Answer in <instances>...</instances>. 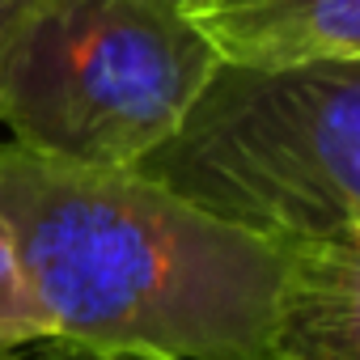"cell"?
Segmentation results:
<instances>
[{"label":"cell","mask_w":360,"mask_h":360,"mask_svg":"<svg viewBox=\"0 0 360 360\" xmlns=\"http://www.w3.org/2000/svg\"><path fill=\"white\" fill-rule=\"evenodd\" d=\"M267 360H360V242H288Z\"/></svg>","instance_id":"cell-5"},{"label":"cell","mask_w":360,"mask_h":360,"mask_svg":"<svg viewBox=\"0 0 360 360\" xmlns=\"http://www.w3.org/2000/svg\"><path fill=\"white\" fill-rule=\"evenodd\" d=\"M51 339V322H47V309L39 305L26 271H22V259H18V246L0 221V360L9 356H22L26 347Z\"/></svg>","instance_id":"cell-6"},{"label":"cell","mask_w":360,"mask_h":360,"mask_svg":"<svg viewBox=\"0 0 360 360\" xmlns=\"http://www.w3.org/2000/svg\"><path fill=\"white\" fill-rule=\"evenodd\" d=\"M169 5H178V9H187V5H191V0H169Z\"/></svg>","instance_id":"cell-9"},{"label":"cell","mask_w":360,"mask_h":360,"mask_svg":"<svg viewBox=\"0 0 360 360\" xmlns=\"http://www.w3.org/2000/svg\"><path fill=\"white\" fill-rule=\"evenodd\" d=\"M39 5V0H0V47L9 43V34L26 22V13Z\"/></svg>","instance_id":"cell-8"},{"label":"cell","mask_w":360,"mask_h":360,"mask_svg":"<svg viewBox=\"0 0 360 360\" xmlns=\"http://www.w3.org/2000/svg\"><path fill=\"white\" fill-rule=\"evenodd\" d=\"M0 221L51 339L161 360H267L280 246L131 169L0 144Z\"/></svg>","instance_id":"cell-1"},{"label":"cell","mask_w":360,"mask_h":360,"mask_svg":"<svg viewBox=\"0 0 360 360\" xmlns=\"http://www.w3.org/2000/svg\"><path fill=\"white\" fill-rule=\"evenodd\" d=\"M212 68L169 0H39L0 47V123L39 157L131 169Z\"/></svg>","instance_id":"cell-3"},{"label":"cell","mask_w":360,"mask_h":360,"mask_svg":"<svg viewBox=\"0 0 360 360\" xmlns=\"http://www.w3.org/2000/svg\"><path fill=\"white\" fill-rule=\"evenodd\" d=\"M9 360H30V356H26V352H22V356H9Z\"/></svg>","instance_id":"cell-10"},{"label":"cell","mask_w":360,"mask_h":360,"mask_svg":"<svg viewBox=\"0 0 360 360\" xmlns=\"http://www.w3.org/2000/svg\"><path fill=\"white\" fill-rule=\"evenodd\" d=\"M30 360H161V356H136V352H94V347H77V343H60V339H43L34 347H26Z\"/></svg>","instance_id":"cell-7"},{"label":"cell","mask_w":360,"mask_h":360,"mask_svg":"<svg viewBox=\"0 0 360 360\" xmlns=\"http://www.w3.org/2000/svg\"><path fill=\"white\" fill-rule=\"evenodd\" d=\"M131 174L267 246L360 242V60L217 64Z\"/></svg>","instance_id":"cell-2"},{"label":"cell","mask_w":360,"mask_h":360,"mask_svg":"<svg viewBox=\"0 0 360 360\" xmlns=\"http://www.w3.org/2000/svg\"><path fill=\"white\" fill-rule=\"evenodd\" d=\"M183 13L217 64L276 72L360 60V0H191Z\"/></svg>","instance_id":"cell-4"}]
</instances>
